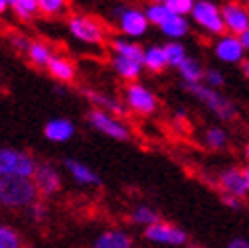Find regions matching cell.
I'll list each match as a JSON object with an SVG mask.
<instances>
[{
    "label": "cell",
    "mask_w": 249,
    "mask_h": 248,
    "mask_svg": "<svg viewBox=\"0 0 249 248\" xmlns=\"http://www.w3.org/2000/svg\"><path fill=\"white\" fill-rule=\"evenodd\" d=\"M85 98L89 100L95 108L104 110V112H109L114 116H122L124 114V106L116 100V98H111L107 94H102V92H95V90H87L85 92Z\"/></svg>",
    "instance_id": "ac0fdd59"
},
{
    "label": "cell",
    "mask_w": 249,
    "mask_h": 248,
    "mask_svg": "<svg viewBox=\"0 0 249 248\" xmlns=\"http://www.w3.org/2000/svg\"><path fill=\"white\" fill-rule=\"evenodd\" d=\"M47 71L57 80V82H63V83H69L75 80V65L63 55H53V59L49 61L47 65Z\"/></svg>",
    "instance_id": "9a60e30c"
},
{
    "label": "cell",
    "mask_w": 249,
    "mask_h": 248,
    "mask_svg": "<svg viewBox=\"0 0 249 248\" xmlns=\"http://www.w3.org/2000/svg\"><path fill=\"white\" fill-rule=\"evenodd\" d=\"M87 120H89V124L95 130L104 132L106 136H109V139H116V141H128L130 139L128 126L122 120H118V116L109 114V112H104V110H99V108H93L91 112L87 114Z\"/></svg>",
    "instance_id": "8992f818"
},
{
    "label": "cell",
    "mask_w": 249,
    "mask_h": 248,
    "mask_svg": "<svg viewBox=\"0 0 249 248\" xmlns=\"http://www.w3.org/2000/svg\"><path fill=\"white\" fill-rule=\"evenodd\" d=\"M65 169L69 171V175L75 179L79 185H85V187H97L99 185V177L93 169H89L87 165L79 163L75 159H67L65 161Z\"/></svg>",
    "instance_id": "5bb4252c"
},
{
    "label": "cell",
    "mask_w": 249,
    "mask_h": 248,
    "mask_svg": "<svg viewBox=\"0 0 249 248\" xmlns=\"http://www.w3.org/2000/svg\"><path fill=\"white\" fill-rule=\"evenodd\" d=\"M0 248H22L18 232L12 226H2L0 228Z\"/></svg>",
    "instance_id": "f1b7e54d"
},
{
    "label": "cell",
    "mask_w": 249,
    "mask_h": 248,
    "mask_svg": "<svg viewBox=\"0 0 249 248\" xmlns=\"http://www.w3.org/2000/svg\"><path fill=\"white\" fill-rule=\"evenodd\" d=\"M39 189L33 177H0V202L10 209H29L39 202Z\"/></svg>",
    "instance_id": "6da1fadb"
},
{
    "label": "cell",
    "mask_w": 249,
    "mask_h": 248,
    "mask_svg": "<svg viewBox=\"0 0 249 248\" xmlns=\"http://www.w3.org/2000/svg\"><path fill=\"white\" fill-rule=\"evenodd\" d=\"M114 12H116V21H118L120 31L126 37L136 39V37L146 35L150 21H148L144 10H140V8H128V6H118Z\"/></svg>",
    "instance_id": "52a82bcc"
},
{
    "label": "cell",
    "mask_w": 249,
    "mask_h": 248,
    "mask_svg": "<svg viewBox=\"0 0 249 248\" xmlns=\"http://www.w3.org/2000/svg\"><path fill=\"white\" fill-rule=\"evenodd\" d=\"M144 236L152 242L158 244H170V246H182L186 244V234L184 230L177 228L174 224H168V222H156V224L148 226Z\"/></svg>",
    "instance_id": "9c48e42d"
},
{
    "label": "cell",
    "mask_w": 249,
    "mask_h": 248,
    "mask_svg": "<svg viewBox=\"0 0 249 248\" xmlns=\"http://www.w3.org/2000/svg\"><path fill=\"white\" fill-rule=\"evenodd\" d=\"M178 73H180V78L184 80L186 85L203 83V80H205V69H203V65L198 63L196 59H193V57H186V59L182 61L180 67H178Z\"/></svg>",
    "instance_id": "44dd1931"
},
{
    "label": "cell",
    "mask_w": 249,
    "mask_h": 248,
    "mask_svg": "<svg viewBox=\"0 0 249 248\" xmlns=\"http://www.w3.org/2000/svg\"><path fill=\"white\" fill-rule=\"evenodd\" d=\"M247 159H249V145H247Z\"/></svg>",
    "instance_id": "7bdbcfd3"
},
{
    "label": "cell",
    "mask_w": 249,
    "mask_h": 248,
    "mask_svg": "<svg viewBox=\"0 0 249 248\" xmlns=\"http://www.w3.org/2000/svg\"><path fill=\"white\" fill-rule=\"evenodd\" d=\"M162 47H164V53H166V59H168V65L170 67H177L178 69L182 61L189 57V55H186V51H184V47L178 41H170V43H166Z\"/></svg>",
    "instance_id": "484cf974"
},
{
    "label": "cell",
    "mask_w": 249,
    "mask_h": 248,
    "mask_svg": "<svg viewBox=\"0 0 249 248\" xmlns=\"http://www.w3.org/2000/svg\"><path fill=\"white\" fill-rule=\"evenodd\" d=\"M126 106L140 116H150L156 110L158 102H156V96L146 85L132 82L126 88Z\"/></svg>",
    "instance_id": "ba28073f"
},
{
    "label": "cell",
    "mask_w": 249,
    "mask_h": 248,
    "mask_svg": "<svg viewBox=\"0 0 249 248\" xmlns=\"http://www.w3.org/2000/svg\"><path fill=\"white\" fill-rule=\"evenodd\" d=\"M203 83H207L209 88L219 90L221 85L225 83V78H223V73L217 71V69H207V71H205V80H203Z\"/></svg>",
    "instance_id": "836d02e7"
},
{
    "label": "cell",
    "mask_w": 249,
    "mask_h": 248,
    "mask_svg": "<svg viewBox=\"0 0 249 248\" xmlns=\"http://www.w3.org/2000/svg\"><path fill=\"white\" fill-rule=\"evenodd\" d=\"M6 8H12V0H0V10L6 12Z\"/></svg>",
    "instance_id": "f35d334b"
},
{
    "label": "cell",
    "mask_w": 249,
    "mask_h": 248,
    "mask_svg": "<svg viewBox=\"0 0 249 248\" xmlns=\"http://www.w3.org/2000/svg\"><path fill=\"white\" fill-rule=\"evenodd\" d=\"M146 17H148V21H150L152 24H156V27H160L166 19H168V15H170V10L166 8V4L164 2H150L146 6Z\"/></svg>",
    "instance_id": "4316f807"
},
{
    "label": "cell",
    "mask_w": 249,
    "mask_h": 248,
    "mask_svg": "<svg viewBox=\"0 0 249 248\" xmlns=\"http://www.w3.org/2000/svg\"><path fill=\"white\" fill-rule=\"evenodd\" d=\"M243 53L245 47L237 35H221L219 41L215 43V55L225 63H241Z\"/></svg>",
    "instance_id": "7c38bea8"
},
{
    "label": "cell",
    "mask_w": 249,
    "mask_h": 248,
    "mask_svg": "<svg viewBox=\"0 0 249 248\" xmlns=\"http://www.w3.org/2000/svg\"><path fill=\"white\" fill-rule=\"evenodd\" d=\"M239 39H241V43L245 47V51H249V31H245L243 35H239Z\"/></svg>",
    "instance_id": "74e56055"
},
{
    "label": "cell",
    "mask_w": 249,
    "mask_h": 248,
    "mask_svg": "<svg viewBox=\"0 0 249 248\" xmlns=\"http://www.w3.org/2000/svg\"><path fill=\"white\" fill-rule=\"evenodd\" d=\"M29 214L33 216L35 222H43L47 218V206L43 202H35L31 207H29Z\"/></svg>",
    "instance_id": "e575fe53"
},
{
    "label": "cell",
    "mask_w": 249,
    "mask_h": 248,
    "mask_svg": "<svg viewBox=\"0 0 249 248\" xmlns=\"http://www.w3.org/2000/svg\"><path fill=\"white\" fill-rule=\"evenodd\" d=\"M39 163L24 151L2 148L0 151V175L2 177H33Z\"/></svg>",
    "instance_id": "7a4b0ae2"
},
{
    "label": "cell",
    "mask_w": 249,
    "mask_h": 248,
    "mask_svg": "<svg viewBox=\"0 0 249 248\" xmlns=\"http://www.w3.org/2000/svg\"><path fill=\"white\" fill-rule=\"evenodd\" d=\"M33 181H35L36 189H39V193L43 197H51L61 189L59 171L53 165H49V163H39V167H36L35 175H33Z\"/></svg>",
    "instance_id": "8fae6325"
},
{
    "label": "cell",
    "mask_w": 249,
    "mask_h": 248,
    "mask_svg": "<svg viewBox=\"0 0 249 248\" xmlns=\"http://www.w3.org/2000/svg\"><path fill=\"white\" fill-rule=\"evenodd\" d=\"M39 8L47 17H59L67 8V0H39Z\"/></svg>",
    "instance_id": "f546056e"
},
{
    "label": "cell",
    "mask_w": 249,
    "mask_h": 248,
    "mask_svg": "<svg viewBox=\"0 0 249 248\" xmlns=\"http://www.w3.org/2000/svg\"><path fill=\"white\" fill-rule=\"evenodd\" d=\"M144 67L150 69L152 73H160L164 67H168L164 47H148L144 51Z\"/></svg>",
    "instance_id": "cb8c5ba5"
},
{
    "label": "cell",
    "mask_w": 249,
    "mask_h": 248,
    "mask_svg": "<svg viewBox=\"0 0 249 248\" xmlns=\"http://www.w3.org/2000/svg\"><path fill=\"white\" fill-rule=\"evenodd\" d=\"M160 31H162L166 37H170V39H180V37H184L189 33V21H186V17L170 12L168 19L160 24Z\"/></svg>",
    "instance_id": "7402d4cb"
},
{
    "label": "cell",
    "mask_w": 249,
    "mask_h": 248,
    "mask_svg": "<svg viewBox=\"0 0 249 248\" xmlns=\"http://www.w3.org/2000/svg\"><path fill=\"white\" fill-rule=\"evenodd\" d=\"M219 189L227 195H235V197H245L249 193V183L243 171L237 169H229V171H223L219 175Z\"/></svg>",
    "instance_id": "4fadbf2b"
},
{
    "label": "cell",
    "mask_w": 249,
    "mask_h": 248,
    "mask_svg": "<svg viewBox=\"0 0 249 248\" xmlns=\"http://www.w3.org/2000/svg\"><path fill=\"white\" fill-rule=\"evenodd\" d=\"M69 33L75 37L77 41L87 45H102L106 41V27L97 19L87 17V15H75L71 17L69 22Z\"/></svg>",
    "instance_id": "5b68a950"
},
{
    "label": "cell",
    "mask_w": 249,
    "mask_h": 248,
    "mask_svg": "<svg viewBox=\"0 0 249 248\" xmlns=\"http://www.w3.org/2000/svg\"><path fill=\"white\" fill-rule=\"evenodd\" d=\"M191 248H203V246H191Z\"/></svg>",
    "instance_id": "ee69618b"
},
{
    "label": "cell",
    "mask_w": 249,
    "mask_h": 248,
    "mask_svg": "<svg viewBox=\"0 0 249 248\" xmlns=\"http://www.w3.org/2000/svg\"><path fill=\"white\" fill-rule=\"evenodd\" d=\"M223 12V21H225V29L231 35H243L245 31H249V8H245L239 2H225L221 6Z\"/></svg>",
    "instance_id": "30bf717a"
},
{
    "label": "cell",
    "mask_w": 249,
    "mask_h": 248,
    "mask_svg": "<svg viewBox=\"0 0 249 248\" xmlns=\"http://www.w3.org/2000/svg\"><path fill=\"white\" fill-rule=\"evenodd\" d=\"M241 71H243V76H245V78H249V61H247V59L241 61Z\"/></svg>",
    "instance_id": "ab89813d"
},
{
    "label": "cell",
    "mask_w": 249,
    "mask_h": 248,
    "mask_svg": "<svg viewBox=\"0 0 249 248\" xmlns=\"http://www.w3.org/2000/svg\"><path fill=\"white\" fill-rule=\"evenodd\" d=\"M53 51H51V47H49L47 43L43 41H33L31 47H29V51H27V57L33 65L36 67H47L49 65V61L53 59Z\"/></svg>",
    "instance_id": "603a6c76"
},
{
    "label": "cell",
    "mask_w": 249,
    "mask_h": 248,
    "mask_svg": "<svg viewBox=\"0 0 249 248\" xmlns=\"http://www.w3.org/2000/svg\"><path fill=\"white\" fill-rule=\"evenodd\" d=\"M132 220L136 222V224H142V226H152V224H156V222H160L158 220V214L154 212L152 207H148V206H138L132 212Z\"/></svg>",
    "instance_id": "83f0119b"
},
{
    "label": "cell",
    "mask_w": 249,
    "mask_h": 248,
    "mask_svg": "<svg viewBox=\"0 0 249 248\" xmlns=\"http://www.w3.org/2000/svg\"><path fill=\"white\" fill-rule=\"evenodd\" d=\"M229 248H249V242H247V240L237 238V240H233V242L229 244Z\"/></svg>",
    "instance_id": "8d00e7d4"
},
{
    "label": "cell",
    "mask_w": 249,
    "mask_h": 248,
    "mask_svg": "<svg viewBox=\"0 0 249 248\" xmlns=\"http://www.w3.org/2000/svg\"><path fill=\"white\" fill-rule=\"evenodd\" d=\"M193 21L198 24L201 29H205L209 35H225V21H223V12L221 6L215 4L213 0H196L193 12H191Z\"/></svg>",
    "instance_id": "277c9868"
},
{
    "label": "cell",
    "mask_w": 249,
    "mask_h": 248,
    "mask_svg": "<svg viewBox=\"0 0 249 248\" xmlns=\"http://www.w3.org/2000/svg\"><path fill=\"white\" fill-rule=\"evenodd\" d=\"M114 69L116 73L122 78V80H126V82H134V80H138V76L142 73V67L144 63H138V61H132V59H126V57H120V55H114Z\"/></svg>",
    "instance_id": "ffe728a7"
},
{
    "label": "cell",
    "mask_w": 249,
    "mask_h": 248,
    "mask_svg": "<svg viewBox=\"0 0 249 248\" xmlns=\"http://www.w3.org/2000/svg\"><path fill=\"white\" fill-rule=\"evenodd\" d=\"M150 2H164V0H150Z\"/></svg>",
    "instance_id": "b9f144b4"
},
{
    "label": "cell",
    "mask_w": 249,
    "mask_h": 248,
    "mask_svg": "<svg viewBox=\"0 0 249 248\" xmlns=\"http://www.w3.org/2000/svg\"><path fill=\"white\" fill-rule=\"evenodd\" d=\"M12 10L20 21H29L36 12H41L39 0H12Z\"/></svg>",
    "instance_id": "d4e9b609"
},
{
    "label": "cell",
    "mask_w": 249,
    "mask_h": 248,
    "mask_svg": "<svg viewBox=\"0 0 249 248\" xmlns=\"http://www.w3.org/2000/svg\"><path fill=\"white\" fill-rule=\"evenodd\" d=\"M73 132H75V126L65 120V118H55L51 122H47V126H45V136L49 141H53V143H65L69 141Z\"/></svg>",
    "instance_id": "2e32d148"
},
{
    "label": "cell",
    "mask_w": 249,
    "mask_h": 248,
    "mask_svg": "<svg viewBox=\"0 0 249 248\" xmlns=\"http://www.w3.org/2000/svg\"><path fill=\"white\" fill-rule=\"evenodd\" d=\"M186 90H189L201 104H205L217 118H221V120H231V118L235 116V106H233L219 90L209 88L207 83L186 85Z\"/></svg>",
    "instance_id": "3957f363"
},
{
    "label": "cell",
    "mask_w": 249,
    "mask_h": 248,
    "mask_svg": "<svg viewBox=\"0 0 249 248\" xmlns=\"http://www.w3.org/2000/svg\"><path fill=\"white\" fill-rule=\"evenodd\" d=\"M223 202H225L229 207H233V209H241V200H239V197H235V195L223 193Z\"/></svg>",
    "instance_id": "d590c367"
},
{
    "label": "cell",
    "mask_w": 249,
    "mask_h": 248,
    "mask_svg": "<svg viewBox=\"0 0 249 248\" xmlns=\"http://www.w3.org/2000/svg\"><path fill=\"white\" fill-rule=\"evenodd\" d=\"M195 2H196V0H164L166 8L170 12H174V15H180V17L191 15Z\"/></svg>",
    "instance_id": "4dcf8cb0"
},
{
    "label": "cell",
    "mask_w": 249,
    "mask_h": 248,
    "mask_svg": "<svg viewBox=\"0 0 249 248\" xmlns=\"http://www.w3.org/2000/svg\"><path fill=\"white\" fill-rule=\"evenodd\" d=\"M243 173H245V177H247V183H249V169H245Z\"/></svg>",
    "instance_id": "60d3db41"
},
{
    "label": "cell",
    "mask_w": 249,
    "mask_h": 248,
    "mask_svg": "<svg viewBox=\"0 0 249 248\" xmlns=\"http://www.w3.org/2000/svg\"><path fill=\"white\" fill-rule=\"evenodd\" d=\"M205 141L211 148H223L227 145V134L221 128H209L207 134H205Z\"/></svg>",
    "instance_id": "1f68e13d"
},
{
    "label": "cell",
    "mask_w": 249,
    "mask_h": 248,
    "mask_svg": "<svg viewBox=\"0 0 249 248\" xmlns=\"http://www.w3.org/2000/svg\"><path fill=\"white\" fill-rule=\"evenodd\" d=\"M91 248H132V238L122 230H106L97 236Z\"/></svg>",
    "instance_id": "e0dca14e"
},
{
    "label": "cell",
    "mask_w": 249,
    "mask_h": 248,
    "mask_svg": "<svg viewBox=\"0 0 249 248\" xmlns=\"http://www.w3.org/2000/svg\"><path fill=\"white\" fill-rule=\"evenodd\" d=\"M8 43H10V47L15 49V51L27 55V51H29V47H31L33 41H29L27 37L20 35V33H10V35H8Z\"/></svg>",
    "instance_id": "d6a6232c"
},
{
    "label": "cell",
    "mask_w": 249,
    "mask_h": 248,
    "mask_svg": "<svg viewBox=\"0 0 249 248\" xmlns=\"http://www.w3.org/2000/svg\"><path fill=\"white\" fill-rule=\"evenodd\" d=\"M111 51L114 55H120V57H126V59H132V61H138V63H144V51L138 43L134 41H128V39H114L111 41Z\"/></svg>",
    "instance_id": "d6986e66"
}]
</instances>
